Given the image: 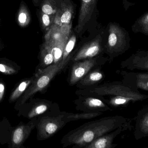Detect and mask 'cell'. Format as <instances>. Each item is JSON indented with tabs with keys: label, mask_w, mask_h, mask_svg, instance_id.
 I'll return each mask as SVG.
<instances>
[{
	"label": "cell",
	"mask_w": 148,
	"mask_h": 148,
	"mask_svg": "<svg viewBox=\"0 0 148 148\" xmlns=\"http://www.w3.org/2000/svg\"><path fill=\"white\" fill-rule=\"evenodd\" d=\"M127 119L121 116H107L88 122L71 130L61 140L63 148H84L99 136L110 133L127 123Z\"/></svg>",
	"instance_id": "6da1fadb"
},
{
	"label": "cell",
	"mask_w": 148,
	"mask_h": 148,
	"mask_svg": "<svg viewBox=\"0 0 148 148\" xmlns=\"http://www.w3.org/2000/svg\"><path fill=\"white\" fill-rule=\"evenodd\" d=\"M77 96H89L100 98L110 107H123L132 102L148 100V95L141 94L123 84L122 81H115L98 84L83 89L76 90Z\"/></svg>",
	"instance_id": "7a4b0ae2"
},
{
	"label": "cell",
	"mask_w": 148,
	"mask_h": 148,
	"mask_svg": "<svg viewBox=\"0 0 148 148\" xmlns=\"http://www.w3.org/2000/svg\"><path fill=\"white\" fill-rule=\"evenodd\" d=\"M75 52H73L66 60H62L59 62L54 63L45 68L39 69L34 75L33 82L27 89L24 95L22 97L21 105L24 104L38 92L43 94L47 92L51 82L55 77L68 67Z\"/></svg>",
	"instance_id": "3957f363"
},
{
	"label": "cell",
	"mask_w": 148,
	"mask_h": 148,
	"mask_svg": "<svg viewBox=\"0 0 148 148\" xmlns=\"http://www.w3.org/2000/svg\"><path fill=\"white\" fill-rule=\"evenodd\" d=\"M130 41L128 32L124 28L117 23H110L108 41L104 46V53L108 56L110 63L129 49Z\"/></svg>",
	"instance_id": "277c9868"
},
{
	"label": "cell",
	"mask_w": 148,
	"mask_h": 148,
	"mask_svg": "<svg viewBox=\"0 0 148 148\" xmlns=\"http://www.w3.org/2000/svg\"><path fill=\"white\" fill-rule=\"evenodd\" d=\"M37 119V138L40 141L51 138L67 123L64 119L63 111L42 115Z\"/></svg>",
	"instance_id": "5b68a950"
},
{
	"label": "cell",
	"mask_w": 148,
	"mask_h": 148,
	"mask_svg": "<svg viewBox=\"0 0 148 148\" xmlns=\"http://www.w3.org/2000/svg\"><path fill=\"white\" fill-rule=\"evenodd\" d=\"M108 61V57H104L102 56L73 62L68 78L69 86L75 85L91 70L101 67Z\"/></svg>",
	"instance_id": "8992f818"
},
{
	"label": "cell",
	"mask_w": 148,
	"mask_h": 148,
	"mask_svg": "<svg viewBox=\"0 0 148 148\" xmlns=\"http://www.w3.org/2000/svg\"><path fill=\"white\" fill-rule=\"evenodd\" d=\"M104 53V46L103 45L101 36H97L95 39L84 44L75 52L71 62L102 56Z\"/></svg>",
	"instance_id": "52a82bcc"
},
{
	"label": "cell",
	"mask_w": 148,
	"mask_h": 148,
	"mask_svg": "<svg viewBox=\"0 0 148 148\" xmlns=\"http://www.w3.org/2000/svg\"><path fill=\"white\" fill-rule=\"evenodd\" d=\"M74 101L75 108L83 112H104L110 111L111 108L100 98L89 96H77Z\"/></svg>",
	"instance_id": "ba28073f"
},
{
	"label": "cell",
	"mask_w": 148,
	"mask_h": 148,
	"mask_svg": "<svg viewBox=\"0 0 148 148\" xmlns=\"http://www.w3.org/2000/svg\"><path fill=\"white\" fill-rule=\"evenodd\" d=\"M60 111V107L56 103L47 99H35L30 103L27 116L29 119H34L42 115Z\"/></svg>",
	"instance_id": "9c48e42d"
},
{
	"label": "cell",
	"mask_w": 148,
	"mask_h": 148,
	"mask_svg": "<svg viewBox=\"0 0 148 148\" xmlns=\"http://www.w3.org/2000/svg\"><path fill=\"white\" fill-rule=\"evenodd\" d=\"M122 82L134 89L148 91V71L146 72H135L121 71Z\"/></svg>",
	"instance_id": "30bf717a"
},
{
	"label": "cell",
	"mask_w": 148,
	"mask_h": 148,
	"mask_svg": "<svg viewBox=\"0 0 148 148\" xmlns=\"http://www.w3.org/2000/svg\"><path fill=\"white\" fill-rule=\"evenodd\" d=\"M131 122V119H127V122L125 125L118 128L110 133L99 136L86 146L84 148H115L117 146V144L113 143L114 140L122 132L127 130L130 127V124Z\"/></svg>",
	"instance_id": "8fae6325"
},
{
	"label": "cell",
	"mask_w": 148,
	"mask_h": 148,
	"mask_svg": "<svg viewBox=\"0 0 148 148\" xmlns=\"http://www.w3.org/2000/svg\"><path fill=\"white\" fill-rule=\"evenodd\" d=\"M121 67L128 70L148 71V51L139 50L121 63Z\"/></svg>",
	"instance_id": "7c38bea8"
},
{
	"label": "cell",
	"mask_w": 148,
	"mask_h": 148,
	"mask_svg": "<svg viewBox=\"0 0 148 148\" xmlns=\"http://www.w3.org/2000/svg\"><path fill=\"white\" fill-rule=\"evenodd\" d=\"M70 24L58 25L54 23L45 36V42L49 44H53L63 41L68 38L71 32Z\"/></svg>",
	"instance_id": "4fadbf2b"
},
{
	"label": "cell",
	"mask_w": 148,
	"mask_h": 148,
	"mask_svg": "<svg viewBox=\"0 0 148 148\" xmlns=\"http://www.w3.org/2000/svg\"><path fill=\"white\" fill-rule=\"evenodd\" d=\"M135 121L134 134L136 140L148 136V105L139 110L135 117L133 118Z\"/></svg>",
	"instance_id": "5bb4252c"
},
{
	"label": "cell",
	"mask_w": 148,
	"mask_h": 148,
	"mask_svg": "<svg viewBox=\"0 0 148 148\" xmlns=\"http://www.w3.org/2000/svg\"><path fill=\"white\" fill-rule=\"evenodd\" d=\"M97 1V0H81L77 24L75 28L77 33H80L88 23L96 8Z\"/></svg>",
	"instance_id": "9a60e30c"
},
{
	"label": "cell",
	"mask_w": 148,
	"mask_h": 148,
	"mask_svg": "<svg viewBox=\"0 0 148 148\" xmlns=\"http://www.w3.org/2000/svg\"><path fill=\"white\" fill-rule=\"evenodd\" d=\"M38 119L35 118L26 124H23L16 128L12 136V142L14 147H20L27 139L33 129L36 127Z\"/></svg>",
	"instance_id": "2e32d148"
},
{
	"label": "cell",
	"mask_w": 148,
	"mask_h": 148,
	"mask_svg": "<svg viewBox=\"0 0 148 148\" xmlns=\"http://www.w3.org/2000/svg\"><path fill=\"white\" fill-rule=\"evenodd\" d=\"M74 9L71 0H61L60 8L55 18L54 23L58 25L71 24Z\"/></svg>",
	"instance_id": "e0dca14e"
},
{
	"label": "cell",
	"mask_w": 148,
	"mask_h": 148,
	"mask_svg": "<svg viewBox=\"0 0 148 148\" xmlns=\"http://www.w3.org/2000/svg\"><path fill=\"white\" fill-rule=\"evenodd\" d=\"M105 74L101 67L97 68L88 73L76 84L79 89H83L98 85L104 80Z\"/></svg>",
	"instance_id": "ac0fdd59"
},
{
	"label": "cell",
	"mask_w": 148,
	"mask_h": 148,
	"mask_svg": "<svg viewBox=\"0 0 148 148\" xmlns=\"http://www.w3.org/2000/svg\"><path fill=\"white\" fill-rule=\"evenodd\" d=\"M40 60V68H45L54 63V58L52 50L46 42L41 46Z\"/></svg>",
	"instance_id": "d6986e66"
},
{
	"label": "cell",
	"mask_w": 148,
	"mask_h": 148,
	"mask_svg": "<svg viewBox=\"0 0 148 148\" xmlns=\"http://www.w3.org/2000/svg\"><path fill=\"white\" fill-rule=\"evenodd\" d=\"M64 118L67 123L79 120L93 119L103 115V112H83L81 113H67L63 111Z\"/></svg>",
	"instance_id": "ffe728a7"
},
{
	"label": "cell",
	"mask_w": 148,
	"mask_h": 148,
	"mask_svg": "<svg viewBox=\"0 0 148 148\" xmlns=\"http://www.w3.org/2000/svg\"><path fill=\"white\" fill-rule=\"evenodd\" d=\"M61 0H42L41 10L50 15L56 16L60 5Z\"/></svg>",
	"instance_id": "44dd1931"
},
{
	"label": "cell",
	"mask_w": 148,
	"mask_h": 148,
	"mask_svg": "<svg viewBox=\"0 0 148 148\" xmlns=\"http://www.w3.org/2000/svg\"><path fill=\"white\" fill-rule=\"evenodd\" d=\"M132 29L134 33H141L148 36V12L136 21Z\"/></svg>",
	"instance_id": "7402d4cb"
},
{
	"label": "cell",
	"mask_w": 148,
	"mask_h": 148,
	"mask_svg": "<svg viewBox=\"0 0 148 148\" xmlns=\"http://www.w3.org/2000/svg\"><path fill=\"white\" fill-rule=\"evenodd\" d=\"M34 78V75L31 78H29L22 82L19 84V86L16 87L15 90L12 93L10 98V102L14 101L23 93L24 91H26L27 89L33 82Z\"/></svg>",
	"instance_id": "603a6c76"
},
{
	"label": "cell",
	"mask_w": 148,
	"mask_h": 148,
	"mask_svg": "<svg viewBox=\"0 0 148 148\" xmlns=\"http://www.w3.org/2000/svg\"><path fill=\"white\" fill-rule=\"evenodd\" d=\"M76 41L75 34L73 31H71L64 47L62 60H66L73 53Z\"/></svg>",
	"instance_id": "cb8c5ba5"
},
{
	"label": "cell",
	"mask_w": 148,
	"mask_h": 148,
	"mask_svg": "<svg viewBox=\"0 0 148 148\" xmlns=\"http://www.w3.org/2000/svg\"><path fill=\"white\" fill-rule=\"evenodd\" d=\"M55 16L47 14L42 12V10L39 13V20L41 25L42 28L46 32L50 29L54 23Z\"/></svg>",
	"instance_id": "d4e9b609"
},
{
	"label": "cell",
	"mask_w": 148,
	"mask_h": 148,
	"mask_svg": "<svg viewBox=\"0 0 148 148\" xmlns=\"http://www.w3.org/2000/svg\"><path fill=\"white\" fill-rule=\"evenodd\" d=\"M19 24L22 27H25L29 23L30 21V16L27 9L23 6L20 9L18 17Z\"/></svg>",
	"instance_id": "484cf974"
},
{
	"label": "cell",
	"mask_w": 148,
	"mask_h": 148,
	"mask_svg": "<svg viewBox=\"0 0 148 148\" xmlns=\"http://www.w3.org/2000/svg\"><path fill=\"white\" fill-rule=\"evenodd\" d=\"M0 71L6 74H11L14 72V70L4 64H0Z\"/></svg>",
	"instance_id": "4316f807"
},
{
	"label": "cell",
	"mask_w": 148,
	"mask_h": 148,
	"mask_svg": "<svg viewBox=\"0 0 148 148\" xmlns=\"http://www.w3.org/2000/svg\"><path fill=\"white\" fill-rule=\"evenodd\" d=\"M123 5H124L125 10H127L129 8L130 6L134 4V3H131L128 1L127 0H123Z\"/></svg>",
	"instance_id": "83f0119b"
},
{
	"label": "cell",
	"mask_w": 148,
	"mask_h": 148,
	"mask_svg": "<svg viewBox=\"0 0 148 148\" xmlns=\"http://www.w3.org/2000/svg\"><path fill=\"white\" fill-rule=\"evenodd\" d=\"M4 85L2 83H0V101L2 100L4 93Z\"/></svg>",
	"instance_id": "f1b7e54d"
},
{
	"label": "cell",
	"mask_w": 148,
	"mask_h": 148,
	"mask_svg": "<svg viewBox=\"0 0 148 148\" xmlns=\"http://www.w3.org/2000/svg\"><path fill=\"white\" fill-rule=\"evenodd\" d=\"M34 5L35 6H38L39 5V3H40V0H32Z\"/></svg>",
	"instance_id": "f546056e"
}]
</instances>
